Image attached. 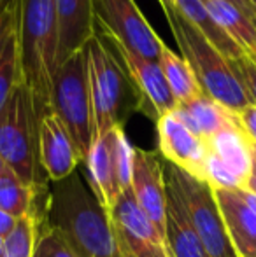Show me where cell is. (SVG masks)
I'll list each match as a JSON object with an SVG mask.
<instances>
[{
  "label": "cell",
  "instance_id": "obj_1",
  "mask_svg": "<svg viewBox=\"0 0 256 257\" xmlns=\"http://www.w3.org/2000/svg\"><path fill=\"white\" fill-rule=\"evenodd\" d=\"M44 203V219L62 231L79 257H120L109 212L75 170L53 182Z\"/></svg>",
  "mask_w": 256,
  "mask_h": 257
},
{
  "label": "cell",
  "instance_id": "obj_2",
  "mask_svg": "<svg viewBox=\"0 0 256 257\" xmlns=\"http://www.w3.org/2000/svg\"><path fill=\"white\" fill-rule=\"evenodd\" d=\"M16 41L21 79L41 117L51 108V86L58 70V28L53 0H20Z\"/></svg>",
  "mask_w": 256,
  "mask_h": 257
},
{
  "label": "cell",
  "instance_id": "obj_3",
  "mask_svg": "<svg viewBox=\"0 0 256 257\" xmlns=\"http://www.w3.org/2000/svg\"><path fill=\"white\" fill-rule=\"evenodd\" d=\"M163 14L179 53L192 65L204 95L221 103L233 114H239L240 110L253 105L247 91L237 79L228 58L212 46L205 35L195 28L176 7L163 11Z\"/></svg>",
  "mask_w": 256,
  "mask_h": 257
},
{
  "label": "cell",
  "instance_id": "obj_4",
  "mask_svg": "<svg viewBox=\"0 0 256 257\" xmlns=\"http://www.w3.org/2000/svg\"><path fill=\"white\" fill-rule=\"evenodd\" d=\"M0 156L25 186L46 189L49 179L39 159V114L23 82L0 110Z\"/></svg>",
  "mask_w": 256,
  "mask_h": 257
},
{
  "label": "cell",
  "instance_id": "obj_5",
  "mask_svg": "<svg viewBox=\"0 0 256 257\" xmlns=\"http://www.w3.org/2000/svg\"><path fill=\"white\" fill-rule=\"evenodd\" d=\"M84 54L92 98L93 140H97L116 126H125L130 112L128 100L135 107V96L118 60L97 34L84 46Z\"/></svg>",
  "mask_w": 256,
  "mask_h": 257
},
{
  "label": "cell",
  "instance_id": "obj_6",
  "mask_svg": "<svg viewBox=\"0 0 256 257\" xmlns=\"http://www.w3.org/2000/svg\"><path fill=\"white\" fill-rule=\"evenodd\" d=\"M51 110L62 119L84 161L93 142L92 98L84 49L58 65L51 86Z\"/></svg>",
  "mask_w": 256,
  "mask_h": 257
},
{
  "label": "cell",
  "instance_id": "obj_7",
  "mask_svg": "<svg viewBox=\"0 0 256 257\" xmlns=\"http://www.w3.org/2000/svg\"><path fill=\"white\" fill-rule=\"evenodd\" d=\"M95 34L106 42V46L120 63L135 96V110L146 114L156 124L158 119L178 107V102L172 96L158 61L147 60L132 51L120 39L100 28L99 25H95Z\"/></svg>",
  "mask_w": 256,
  "mask_h": 257
},
{
  "label": "cell",
  "instance_id": "obj_8",
  "mask_svg": "<svg viewBox=\"0 0 256 257\" xmlns=\"http://www.w3.org/2000/svg\"><path fill=\"white\" fill-rule=\"evenodd\" d=\"M168 166L181 187L190 219L204 245L207 257H239L228 236L225 222H223L212 187L205 180L195 179L170 163Z\"/></svg>",
  "mask_w": 256,
  "mask_h": 257
},
{
  "label": "cell",
  "instance_id": "obj_9",
  "mask_svg": "<svg viewBox=\"0 0 256 257\" xmlns=\"http://www.w3.org/2000/svg\"><path fill=\"white\" fill-rule=\"evenodd\" d=\"M95 25L140 56L153 61L160 58L165 42L151 28L135 0H95Z\"/></svg>",
  "mask_w": 256,
  "mask_h": 257
},
{
  "label": "cell",
  "instance_id": "obj_10",
  "mask_svg": "<svg viewBox=\"0 0 256 257\" xmlns=\"http://www.w3.org/2000/svg\"><path fill=\"white\" fill-rule=\"evenodd\" d=\"M113 229L135 257H170L167 243L149 217L137 205L132 187L123 189L109 210Z\"/></svg>",
  "mask_w": 256,
  "mask_h": 257
},
{
  "label": "cell",
  "instance_id": "obj_11",
  "mask_svg": "<svg viewBox=\"0 0 256 257\" xmlns=\"http://www.w3.org/2000/svg\"><path fill=\"white\" fill-rule=\"evenodd\" d=\"M158 146L165 161L181 168L195 179L205 180V163L209 156V144L176 115L168 112L156 122Z\"/></svg>",
  "mask_w": 256,
  "mask_h": 257
},
{
  "label": "cell",
  "instance_id": "obj_12",
  "mask_svg": "<svg viewBox=\"0 0 256 257\" xmlns=\"http://www.w3.org/2000/svg\"><path fill=\"white\" fill-rule=\"evenodd\" d=\"M39 159L51 182L67 179L82 163L70 133L51 108L39 117Z\"/></svg>",
  "mask_w": 256,
  "mask_h": 257
},
{
  "label": "cell",
  "instance_id": "obj_13",
  "mask_svg": "<svg viewBox=\"0 0 256 257\" xmlns=\"http://www.w3.org/2000/svg\"><path fill=\"white\" fill-rule=\"evenodd\" d=\"M165 168V243L170 257H207L200 238L193 227L183 198L181 187L176 180L168 163Z\"/></svg>",
  "mask_w": 256,
  "mask_h": 257
},
{
  "label": "cell",
  "instance_id": "obj_14",
  "mask_svg": "<svg viewBox=\"0 0 256 257\" xmlns=\"http://www.w3.org/2000/svg\"><path fill=\"white\" fill-rule=\"evenodd\" d=\"M132 193L137 205L165 238V168L151 151L135 149L133 154Z\"/></svg>",
  "mask_w": 256,
  "mask_h": 257
},
{
  "label": "cell",
  "instance_id": "obj_15",
  "mask_svg": "<svg viewBox=\"0 0 256 257\" xmlns=\"http://www.w3.org/2000/svg\"><path fill=\"white\" fill-rule=\"evenodd\" d=\"M58 28V65L82 51L95 35V0H53Z\"/></svg>",
  "mask_w": 256,
  "mask_h": 257
},
{
  "label": "cell",
  "instance_id": "obj_16",
  "mask_svg": "<svg viewBox=\"0 0 256 257\" xmlns=\"http://www.w3.org/2000/svg\"><path fill=\"white\" fill-rule=\"evenodd\" d=\"M223 222L239 257H256V213L240 198L239 189H212Z\"/></svg>",
  "mask_w": 256,
  "mask_h": 257
},
{
  "label": "cell",
  "instance_id": "obj_17",
  "mask_svg": "<svg viewBox=\"0 0 256 257\" xmlns=\"http://www.w3.org/2000/svg\"><path fill=\"white\" fill-rule=\"evenodd\" d=\"M82 163L86 166V182H88L90 189L100 201V205L109 212L116 203L118 196L121 194L113 165L109 133L93 140L90 153Z\"/></svg>",
  "mask_w": 256,
  "mask_h": 257
},
{
  "label": "cell",
  "instance_id": "obj_18",
  "mask_svg": "<svg viewBox=\"0 0 256 257\" xmlns=\"http://www.w3.org/2000/svg\"><path fill=\"white\" fill-rule=\"evenodd\" d=\"M174 112L195 135L204 139L205 142H209L218 133L239 124L237 114H233L216 100L209 98L207 95H200L192 102L178 105Z\"/></svg>",
  "mask_w": 256,
  "mask_h": 257
},
{
  "label": "cell",
  "instance_id": "obj_19",
  "mask_svg": "<svg viewBox=\"0 0 256 257\" xmlns=\"http://www.w3.org/2000/svg\"><path fill=\"white\" fill-rule=\"evenodd\" d=\"M209 18L244 58H256V21L228 0H202Z\"/></svg>",
  "mask_w": 256,
  "mask_h": 257
},
{
  "label": "cell",
  "instance_id": "obj_20",
  "mask_svg": "<svg viewBox=\"0 0 256 257\" xmlns=\"http://www.w3.org/2000/svg\"><path fill=\"white\" fill-rule=\"evenodd\" d=\"M209 151L246 187L253 165V144L239 124L218 133L209 140Z\"/></svg>",
  "mask_w": 256,
  "mask_h": 257
},
{
  "label": "cell",
  "instance_id": "obj_21",
  "mask_svg": "<svg viewBox=\"0 0 256 257\" xmlns=\"http://www.w3.org/2000/svg\"><path fill=\"white\" fill-rule=\"evenodd\" d=\"M158 65H160L161 74H163L165 81H167L172 96H174L178 105L192 102L193 98L204 95L192 65L181 54L172 51L167 44H163V48H161Z\"/></svg>",
  "mask_w": 256,
  "mask_h": 257
},
{
  "label": "cell",
  "instance_id": "obj_22",
  "mask_svg": "<svg viewBox=\"0 0 256 257\" xmlns=\"http://www.w3.org/2000/svg\"><path fill=\"white\" fill-rule=\"evenodd\" d=\"M44 191L25 186L20 177L7 166L0 175V208L21 219L37 208V200Z\"/></svg>",
  "mask_w": 256,
  "mask_h": 257
},
{
  "label": "cell",
  "instance_id": "obj_23",
  "mask_svg": "<svg viewBox=\"0 0 256 257\" xmlns=\"http://www.w3.org/2000/svg\"><path fill=\"white\" fill-rule=\"evenodd\" d=\"M41 215L39 208H35L28 215L21 217L13 233L4 240L2 257H34Z\"/></svg>",
  "mask_w": 256,
  "mask_h": 257
},
{
  "label": "cell",
  "instance_id": "obj_24",
  "mask_svg": "<svg viewBox=\"0 0 256 257\" xmlns=\"http://www.w3.org/2000/svg\"><path fill=\"white\" fill-rule=\"evenodd\" d=\"M20 82H23V79H21L20 53H18L16 27H14L13 34L9 35L6 46H4L2 56H0V110Z\"/></svg>",
  "mask_w": 256,
  "mask_h": 257
},
{
  "label": "cell",
  "instance_id": "obj_25",
  "mask_svg": "<svg viewBox=\"0 0 256 257\" xmlns=\"http://www.w3.org/2000/svg\"><path fill=\"white\" fill-rule=\"evenodd\" d=\"M34 257H79V255L72 248V245L67 241V238L62 234V231L56 229L55 226H51L41 215Z\"/></svg>",
  "mask_w": 256,
  "mask_h": 257
},
{
  "label": "cell",
  "instance_id": "obj_26",
  "mask_svg": "<svg viewBox=\"0 0 256 257\" xmlns=\"http://www.w3.org/2000/svg\"><path fill=\"white\" fill-rule=\"evenodd\" d=\"M232 68L235 72L237 79L240 81V84L244 86V89L249 95L251 102L256 105V61L249 60V58H239V60L230 61Z\"/></svg>",
  "mask_w": 256,
  "mask_h": 257
},
{
  "label": "cell",
  "instance_id": "obj_27",
  "mask_svg": "<svg viewBox=\"0 0 256 257\" xmlns=\"http://www.w3.org/2000/svg\"><path fill=\"white\" fill-rule=\"evenodd\" d=\"M18 4H20V0H7L0 7V56H2L4 46H6L7 39L13 34L14 27H16Z\"/></svg>",
  "mask_w": 256,
  "mask_h": 257
},
{
  "label": "cell",
  "instance_id": "obj_28",
  "mask_svg": "<svg viewBox=\"0 0 256 257\" xmlns=\"http://www.w3.org/2000/svg\"><path fill=\"white\" fill-rule=\"evenodd\" d=\"M237 121L247 135V139L251 140V144L256 147V105H249L244 110H240L237 114Z\"/></svg>",
  "mask_w": 256,
  "mask_h": 257
},
{
  "label": "cell",
  "instance_id": "obj_29",
  "mask_svg": "<svg viewBox=\"0 0 256 257\" xmlns=\"http://www.w3.org/2000/svg\"><path fill=\"white\" fill-rule=\"evenodd\" d=\"M18 222H20L18 217L11 215V213L4 212V210L0 208V238L6 240V238L14 231V227L18 226Z\"/></svg>",
  "mask_w": 256,
  "mask_h": 257
},
{
  "label": "cell",
  "instance_id": "obj_30",
  "mask_svg": "<svg viewBox=\"0 0 256 257\" xmlns=\"http://www.w3.org/2000/svg\"><path fill=\"white\" fill-rule=\"evenodd\" d=\"M228 2H232L235 7H239L242 13H246L247 16L251 18L253 21H256V11L253 7V4H251V0H228Z\"/></svg>",
  "mask_w": 256,
  "mask_h": 257
},
{
  "label": "cell",
  "instance_id": "obj_31",
  "mask_svg": "<svg viewBox=\"0 0 256 257\" xmlns=\"http://www.w3.org/2000/svg\"><path fill=\"white\" fill-rule=\"evenodd\" d=\"M244 189L256 194V147L254 146H253V165H251V173H249V179H247V184Z\"/></svg>",
  "mask_w": 256,
  "mask_h": 257
},
{
  "label": "cell",
  "instance_id": "obj_32",
  "mask_svg": "<svg viewBox=\"0 0 256 257\" xmlns=\"http://www.w3.org/2000/svg\"><path fill=\"white\" fill-rule=\"evenodd\" d=\"M239 194H240V198L246 201V205L256 213V194L249 193V191H246V189H239Z\"/></svg>",
  "mask_w": 256,
  "mask_h": 257
},
{
  "label": "cell",
  "instance_id": "obj_33",
  "mask_svg": "<svg viewBox=\"0 0 256 257\" xmlns=\"http://www.w3.org/2000/svg\"><path fill=\"white\" fill-rule=\"evenodd\" d=\"M114 238H116V245H118V252H120V257H135V255H133V252L130 250L127 245H125V241L120 240V238L116 236V233H114Z\"/></svg>",
  "mask_w": 256,
  "mask_h": 257
},
{
  "label": "cell",
  "instance_id": "obj_34",
  "mask_svg": "<svg viewBox=\"0 0 256 257\" xmlns=\"http://www.w3.org/2000/svg\"><path fill=\"white\" fill-rule=\"evenodd\" d=\"M158 2H160V6H161V9H163V11H167V9H170V7H174V6H172L170 0H158Z\"/></svg>",
  "mask_w": 256,
  "mask_h": 257
},
{
  "label": "cell",
  "instance_id": "obj_35",
  "mask_svg": "<svg viewBox=\"0 0 256 257\" xmlns=\"http://www.w3.org/2000/svg\"><path fill=\"white\" fill-rule=\"evenodd\" d=\"M7 168V165H6V161H4V158L0 156V175H2V172Z\"/></svg>",
  "mask_w": 256,
  "mask_h": 257
},
{
  "label": "cell",
  "instance_id": "obj_36",
  "mask_svg": "<svg viewBox=\"0 0 256 257\" xmlns=\"http://www.w3.org/2000/svg\"><path fill=\"white\" fill-rule=\"evenodd\" d=\"M2 254H4V240L0 238V257H2Z\"/></svg>",
  "mask_w": 256,
  "mask_h": 257
},
{
  "label": "cell",
  "instance_id": "obj_37",
  "mask_svg": "<svg viewBox=\"0 0 256 257\" xmlns=\"http://www.w3.org/2000/svg\"><path fill=\"white\" fill-rule=\"evenodd\" d=\"M251 4H253V7H254V11H256V0H251Z\"/></svg>",
  "mask_w": 256,
  "mask_h": 257
},
{
  "label": "cell",
  "instance_id": "obj_38",
  "mask_svg": "<svg viewBox=\"0 0 256 257\" xmlns=\"http://www.w3.org/2000/svg\"><path fill=\"white\" fill-rule=\"evenodd\" d=\"M7 2V0H0V7H2L4 6V4H6Z\"/></svg>",
  "mask_w": 256,
  "mask_h": 257
},
{
  "label": "cell",
  "instance_id": "obj_39",
  "mask_svg": "<svg viewBox=\"0 0 256 257\" xmlns=\"http://www.w3.org/2000/svg\"><path fill=\"white\" fill-rule=\"evenodd\" d=\"M253 61H256V58H254V60H253Z\"/></svg>",
  "mask_w": 256,
  "mask_h": 257
}]
</instances>
